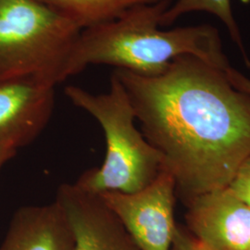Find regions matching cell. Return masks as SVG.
I'll use <instances>...</instances> for the list:
<instances>
[{"label": "cell", "instance_id": "obj_1", "mask_svg": "<svg viewBox=\"0 0 250 250\" xmlns=\"http://www.w3.org/2000/svg\"><path fill=\"white\" fill-rule=\"evenodd\" d=\"M143 130L188 198L228 188L250 156V95L195 56L144 76L115 69Z\"/></svg>", "mask_w": 250, "mask_h": 250}, {"label": "cell", "instance_id": "obj_2", "mask_svg": "<svg viewBox=\"0 0 250 250\" xmlns=\"http://www.w3.org/2000/svg\"><path fill=\"white\" fill-rule=\"evenodd\" d=\"M172 2L137 5L109 21L82 30L72 57L73 76L92 64L155 76L184 55L195 56L224 71L231 66L215 27L160 29L161 17Z\"/></svg>", "mask_w": 250, "mask_h": 250}, {"label": "cell", "instance_id": "obj_3", "mask_svg": "<svg viewBox=\"0 0 250 250\" xmlns=\"http://www.w3.org/2000/svg\"><path fill=\"white\" fill-rule=\"evenodd\" d=\"M65 95L75 107L98 121L107 146L102 165L84 171L75 183L77 186L95 194L134 193L149 186L165 169L161 152L136 129L134 108L113 73L107 93L93 94L68 85Z\"/></svg>", "mask_w": 250, "mask_h": 250}, {"label": "cell", "instance_id": "obj_4", "mask_svg": "<svg viewBox=\"0 0 250 250\" xmlns=\"http://www.w3.org/2000/svg\"><path fill=\"white\" fill-rule=\"evenodd\" d=\"M81 33L38 0H0V81L29 76L57 86L73 76Z\"/></svg>", "mask_w": 250, "mask_h": 250}, {"label": "cell", "instance_id": "obj_5", "mask_svg": "<svg viewBox=\"0 0 250 250\" xmlns=\"http://www.w3.org/2000/svg\"><path fill=\"white\" fill-rule=\"evenodd\" d=\"M175 189V178L165 168L149 186L137 192L99 195L140 250H170L176 228Z\"/></svg>", "mask_w": 250, "mask_h": 250}, {"label": "cell", "instance_id": "obj_6", "mask_svg": "<svg viewBox=\"0 0 250 250\" xmlns=\"http://www.w3.org/2000/svg\"><path fill=\"white\" fill-rule=\"evenodd\" d=\"M55 88L29 76L0 81V146L18 150L36 140L53 114Z\"/></svg>", "mask_w": 250, "mask_h": 250}, {"label": "cell", "instance_id": "obj_7", "mask_svg": "<svg viewBox=\"0 0 250 250\" xmlns=\"http://www.w3.org/2000/svg\"><path fill=\"white\" fill-rule=\"evenodd\" d=\"M188 229L211 250H249L250 206L230 188L190 198Z\"/></svg>", "mask_w": 250, "mask_h": 250}, {"label": "cell", "instance_id": "obj_8", "mask_svg": "<svg viewBox=\"0 0 250 250\" xmlns=\"http://www.w3.org/2000/svg\"><path fill=\"white\" fill-rule=\"evenodd\" d=\"M55 201L72 227L74 250H140L99 194L63 184Z\"/></svg>", "mask_w": 250, "mask_h": 250}, {"label": "cell", "instance_id": "obj_9", "mask_svg": "<svg viewBox=\"0 0 250 250\" xmlns=\"http://www.w3.org/2000/svg\"><path fill=\"white\" fill-rule=\"evenodd\" d=\"M0 250H74V236L56 201L25 206L12 216Z\"/></svg>", "mask_w": 250, "mask_h": 250}, {"label": "cell", "instance_id": "obj_10", "mask_svg": "<svg viewBox=\"0 0 250 250\" xmlns=\"http://www.w3.org/2000/svg\"><path fill=\"white\" fill-rule=\"evenodd\" d=\"M69 19L82 30L119 17L132 7L160 0H38Z\"/></svg>", "mask_w": 250, "mask_h": 250}, {"label": "cell", "instance_id": "obj_11", "mask_svg": "<svg viewBox=\"0 0 250 250\" xmlns=\"http://www.w3.org/2000/svg\"><path fill=\"white\" fill-rule=\"evenodd\" d=\"M195 11H205L219 19L240 51L244 62L250 68V59L244 45L241 32L233 17L231 0H176L169 7L161 20V26H169L180 17Z\"/></svg>", "mask_w": 250, "mask_h": 250}, {"label": "cell", "instance_id": "obj_12", "mask_svg": "<svg viewBox=\"0 0 250 250\" xmlns=\"http://www.w3.org/2000/svg\"><path fill=\"white\" fill-rule=\"evenodd\" d=\"M232 192L250 206V156L229 186Z\"/></svg>", "mask_w": 250, "mask_h": 250}, {"label": "cell", "instance_id": "obj_13", "mask_svg": "<svg viewBox=\"0 0 250 250\" xmlns=\"http://www.w3.org/2000/svg\"><path fill=\"white\" fill-rule=\"evenodd\" d=\"M170 250H211L184 227L176 225Z\"/></svg>", "mask_w": 250, "mask_h": 250}, {"label": "cell", "instance_id": "obj_14", "mask_svg": "<svg viewBox=\"0 0 250 250\" xmlns=\"http://www.w3.org/2000/svg\"><path fill=\"white\" fill-rule=\"evenodd\" d=\"M225 74L228 81L235 88L250 95V78L232 68V66H229L225 70Z\"/></svg>", "mask_w": 250, "mask_h": 250}, {"label": "cell", "instance_id": "obj_15", "mask_svg": "<svg viewBox=\"0 0 250 250\" xmlns=\"http://www.w3.org/2000/svg\"><path fill=\"white\" fill-rule=\"evenodd\" d=\"M17 152L18 150L14 147L7 146H0V170L8 161H10L16 156Z\"/></svg>", "mask_w": 250, "mask_h": 250}, {"label": "cell", "instance_id": "obj_16", "mask_svg": "<svg viewBox=\"0 0 250 250\" xmlns=\"http://www.w3.org/2000/svg\"></svg>", "mask_w": 250, "mask_h": 250}]
</instances>
